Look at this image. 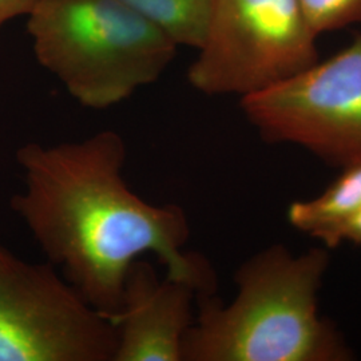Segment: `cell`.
<instances>
[{
	"label": "cell",
	"mask_w": 361,
	"mask_h": 361,
	"mask_svg": "<svg viewBox=\"0 0 361 361\" xmlns=\"http://www.w3.org/2000/svg\"><path fill=\"white\" fill-rule=\"evenodd\" d=\"M25 188L10 207L40 250L82 297L107 319L121 307L131 264L153 255L168 276L198 296L216 293L210 262L188 252L190 224L176 204L154 205L123 176L128 145L114 130L82 141L28 142L16 150Z\"/></svg>",
	"instance_id": "cell-1"
},
{
	"label": "cell",
	"mask_w": 361,
	"mask_h": 361,
	"mask_svg": "<svg viewBox=\"0 0 361 361\" xmlns=\"http://www.w3.org/2000/svg\"><path fill=\"white\" fill-rule=\"evenodd\" d=\"M329 262L325 246L296 256L280 244L245 259L231 302L197 297L182 361L353 360L345 337L319 310Z\"/></svg>",
	"instance_id": "cell-2"
},
{
	"label": "cell",
	"mask_w": 361,
	"mask_h": 361,
	"mask_svg": "<svg viewBox=\"0 0 361 361\" xmlns=\"http://www.w3.org/2000/svg\"><path fill=\"white\" fill-rule=\"evenodd\" d=\"M27 30L40 66L92 110L122 104L157 82L178 50L122 0H39Z\"/></svg>",
	"instance_id": "cell-3"
},
{
	"label": "cell",
	"mask_w": 361,
	"mask_h": 361,
	"mask_svg": "<svg viewBox=\"0 0 361 361\" xmlns=\"http://www.w3.org/2000/svg\"><path fill=\"white\" fill-rule=\"evenodd\" d=\"M317 38L300 0H214L188 80L207 95L244 98L320 61Z\"/></svg>",
	"instance_id": "cell-4"
},
{
	"label": "cell",
	"mask_w": 361,
	"mask_h": 361,
	"mask_svg": "<svg viewBox=\"0 0 361 361\" xmlns=\"http://www.w3.org/2000/svg\"><path fill=\"white\" fill-rule=\"evenodd\" d=\"M116 326L49 261L0 244V361H114Z\"/></svg>",
	"instance_id": "cell-5"
},
{
	"label": "cell",
	"mask_w": 361,
	"mask_h": 361,
	"mask_svg": "<svg viewBox=\"0 0 361 361\" xmlns=\"http://www.w3.org/2000/svg\"><path fill=\"white\" fill-rule=\"evenodd\" d=\"M241 110L265 142L300 146L334 168L361 161V34L329 59L241 98Z\"/></svg>",
	"instance_id": "cell-6"
},
{
	"label": "cell",
	"mask_w": 361,
	"mask_h": 361,
	"mask_svg": "<svg viewBox=\"0 0 361 361\" xmlns=\"http://www.w3.org/2000/svg\"><path fill=\"white\" fill-rule=\"evenodd\" d=\"M198 293L186 281L159 279L150 261L135 259L126 274L116 326L114 361H182Z\"/></svg>",
	"instance_id": "cell-7"
},
{
	"label": "cell",
	"mask_w": 361,
	"mask_h": 361,
	"mask_svg": "<svg viewBox=\"0 0 361 361\" xmlns=\"http://www.w3.org/2000/svg\"><path fill=\"white\" fill-rule=\"evenodd\" d=\"M360 210L361 161H357L341 168V174L323 193L290 204L286 217L296 231L328 247L335 233Z\"/></svg>",
	"instance_id": "cell-8"
},
{
	"label": "cell",
	"mask_w": 361,
	"mask_h": 361,
	"mask_svg": "<svg viewBox=\"0 0 361 361\" xmlns=\"http://www.w3.org/2000/svg\"><path fill=\"white\" fill-rule=\"evenodd\" d=\"M165 31L178 47L200 49L214 0H122Z\"/></svg>",
	"instance_id": "cell-9"
},
{
	"label": "cell",
	"mask_w": 361,
	"mask_h": 361,
	"mask_svg": "<svg viewBox=\"0 0 361 361\" xmlns=\"http://www.w3.org/2000/svg\"><path fill=\"white\" fill-rule=\"evenodd\" d=\"M317 35L361 22V0H300Z\"/></svg>",
	"instance_id": "cell-10"
},
{
	"label": "cell",
	"mask_w": 361,
	"mask_h": 361,
	"mask_svg": "<svg viewBox=\"0 0 361 361\" xmlns=\"http://www.w3.org/2000/svg\"><path fill=\"white\" fill-rule=\"evenodd\" d=\"M344 243L361 245V210L335 233L328 247L334 249Z\"/></svg>",
	"instance_id": "cell-11"
},
{
	"label": "cell",
	"mask_w": 361,
	"mask_h": 361,
	"mask_svg": "<svg viewBox=\"0 0 361 361\" xmlns=\"http://www.w3.org/2000/svg\"><path fill=\"white\" fill-rule=\"evenodd\" d=\"M39 0H0V28L13 18L30 15Z\"/></svg>",
	"instance_id": "cell-12"
}]
</instances>
